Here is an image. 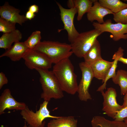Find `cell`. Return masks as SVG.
Instances as JSON below:
<instances>
[{"mask_svg": "<svg viewBox=\"0 0 127 127\" xmlns=\"http://www.w3.org/2000/svg\"><path fill=\"white\" fill-rule=\"evenodd\" d=\"M52 71L63 91L71 95L77 92V76L74 72L73 66L69 58L55 64Z\"/></svg>", "mask_w": 127, "mask_h": 127, "instance_id": "6da1fadb", "label": "cell"}, {"mask_svg": "<svg viewBox=\"0 0 127 127\" xmlns=\"http://www.w3.org/2000/svg\"><path fill=\"white\" fill-rule=\"evenodd\" d=\"M35 69L40 75V81L43 91L41 98L48 102L52 98L60 99L64 97L63 91L52 71L38 68Z\"/></svg>", "mask_w": 127, "mask_h": 127, "instance_id": "7a4b0ae2", "label": "cell"}, {"mask_svg": "<svg viewBox=\"0 0 127 127\" xmlns=\"http://www.w3.org/2000/svg\"><path fill=\"white\" fill-rule=\"evenodd\" d=\"M33 49L45 54L54 64L69 58L73 54L71 44L57 41H41Z\"/></svg>", "mask_w": 127, "mask_h": 127, "instance_id": "3957f363", "label": "cell"}, {"mask_svg": "<svg viewBox=\"0 0 127 127\" xmlns=\"http://www.w3.org/2000/svg\"><path fill=\"white\" fill-rule=\"evenodd\" d=\"M102 33L99 30L95 29L79 33L73 42L70 44L73 53L78 57H83L97 38Z\"/></svg>", "mask_w": 127, "mask_h": 127, "instance_id": "277c9868", "label": "cell"}, {"mask_svg": "<svg viewBox=\"0 0 127 127\" xmlns=\"http://www.w3.org/2000/svg\"><path fill=\"white\" fill-rule=\"evenodd\" d=\"M48 102L44 101L40 104L39 109L36 112L30 110L27 106L21 111L20 114L29 127H40L45 119H56L60 117L50 114L47 108Z\"/></svg>", "mask_w": 127, "mask_h": 127, "instance_id": "5b68a950", "label": "cell"}, {"mask_svg": "<svg viewBox=\"0 0 127 127\" xmlns=\"http://www.w3.org/2000/svg\"><path fill=\"white\" fill-rule=\"evenodd\" d=\"M82 76L78 85L77 92L79 100L87 102L91 100L92 97L89 91V89L91 81L94 77L93 72L90 67L84 62L79 64Z\"/></svg>", "mask_w": 127, "mask_h": 127, "instance_id": "8992f818", "label": "cell"}, {"mask_svg": "<svg viewBox=\"0 0 127 127\" xmlns=\"http://www.w3.org/2000/svg\"><path fill=\"white\" fill-rule=\"evenodd\" d=\"M92 25L94 29L99 30L102 33L107 32L111 33V37L114 41H117L121 39H127V24L113 23L111 20L108 19L102 24L94 22Z\"/></svg>", "mask_w": 127, "mask_h": 127, "instance_id": "52a82bcc", "label": "cell"}, {"mask_svg": "<svg viewBox=\"0 0 127 127\" xmlns=\"http://www.w3.org/2000/svg\"><path fill=\"white\" fill-rule=\"evenodd\" d=\"M60 12L61 19L64 25L63 29L66 30L68 34V39L72 43L78 36L79 33L75 28L73 20L75 14L77 13L75 7L67 9L63 7L59 2L56 1Z\"/></svg>", "mask_w": 127, "mask_h": 127, "instance_id": "ba28073f", "label": "cell"}, {"mask_svg": "<svg viewBox=\"0 0 127 127\" xmlns=\"http://www.w3.org/2000/svg\"><path fill=\"white\" fill-rule=\"evenodd\" d=\"M23 59L26 66L31 70L37 68L49 69L52 64L45 54L34 49H28Z\"/></svg>", "mask_w": 127, "mask_h": 127, "instance_id": "9c48e42d", "label": "cell"}, {"mask_svg": "<svg viewBox=\"0 0 127 127\" xmlns=\"http://www.w3.org/2000/svg\"><path fill=\"white\" fill-rule=\"evenodd\" d=\"M103 98L102 110L107 116L114 119L117 112L123 108L122 105L117 102V92L115 89L112 87L107 88L105 92L100 91Z\"/></svg>", "mask_w": 127, "mask_h": 127, "instance_id": "30bf717a", "label": "cell"}, {"mask_svg": "<svg viewBox=\"0 0 127 127\" xmlns=\"http://www.w3.org/2000/svg\"><path fill=\"white\" fill-rule=\"evenodd\" d=\"M25 103L17 101L12 95L10 90L6 89L0 96V115L6 109L21 111L26 107Z\"/></svg>", "mask_w": 127, "mask_h": 127, "instance_id": "8fae6325", "label": "cell"}, {"mask_svg": "<svg viewBox=\"0 0 127 127\" xmlns=\"http://www.w3.org/2000/svg\"><path fill=\"white\" fill-rule=\"evenodd\" d=\"M20 12L19 9L10 5L7 2L0 7V17L22 25L23 23L28 20L24 15H20Z\"/></svg>", "mask_w": 127, "mask_h": 127, "instance_id": "7c38bea8", "label": "cell"}, {"mask_svg": "<svg viewBox=\"0 0 127 127\" xmlns=\"http://www.w3.org/2000/svg\"><path fill=\"white\" fill-rule=\"evenodd\" d=\"M93 4L87 14L88 20L91 22L96 20L99 23L103 24L104 22V16L108 14H114L109 10L102 6L97 0H95Z\"/></svg>", "mask_w": 127, "mask_h": 127, "instance_id": "4fadbf2b", "label": "cell"}, {"mask_svg": "<svg viewBox=\"0 0 127 127\" xmlns=\"http://www.w3.org/2000/svg\"><path fill=\"white\" fill-rule=\"evenodd\" d=\"M28 49L24 42H16L0 55V58L7 57L12 61H18L23 58Z\"/></svg>", "mask_w": 127, "mask_h": 127, "instance_id": "5bb4252c", "label": "cell"}, {"mask_svg": "<svg viewBox=\"0 0 127 127\" xmlns=\"http://www.w3.org/2000/svg\"><path fill=\"white\" fill-rule=\"evenodd\" d=\"M113 61H109L102 59L98 60L89 65L93 72L94 77L101 80L103 83Z\"/></svg>", "mask_w": 127, "mask_h": 127, "instance_id": "9a60e30c", "label": "cell"}, {"mask_svg": "<svg viewBox=\"0 0 127 127\" xmlns=\"http://www.w3.org/2000/svg\"><path fill=\"white\" fill-rule=\"evenodd\" d=\"M22 37V33L18 29L10 32L4 33L0 38V48L8 49L12 47L13 43L20 41Z\"/></svg>", "mask_w": 127, "mask_h": 127, "instance_id": "2e32d148", "label": "cell"}, {"mask_svg": "<svg viewBox=\"0 0 127 127\" xmlns=\"http://www.w3.org/2000/svg\"><path fill=\"white\" fill-rule=\"evenodd\" d=\"M124 50L121 47H119L118 50L113 56L112 59L114 60L113 64L110 68L106 77L104 82L101 85L98 89L97 91H101L106 89L107 82L108 79L115 76L116 75V70L117 67V64L119 58L123 56Z\"/></svg>", "mask_w": 127, "mask_h": 127, "instance_id": "e0dca14e", "label": "cell"}, {"mask_svg": "<svg viewBox=\"0 0 127 127\" xmlns=\"http://www.w3.org/2000/svg\"><path fill=\"white\" fill-rule=\"evenodd\" d=\"M91 123L92 127H127L125 122L111 121L100 116L93 117Z\"/></svg>", "mask_w": 127, "mask_h": 127, "instance_id": "ac0fdd59", "label": "cell"}, {"mask_svg": "<svg viewBox=\"0 0 127 127\" xmlns=\"http://www.w3.org/2000/svg\"><path fill=\"white\" fill-rule=\"evenodd\" d=\"M77 120L73 116H60L50 120L47 127H77Z\"/></svg>", "mask_w": 127, "mask_h": 127, "instance_id": "d6986e66", "label": "cell"}, {"mask_svg": "<svg viewBox=\"0 0 127 127\" xmlns=\"http://www.w3.org/2000/svg\"><path fill=\"white\" fill-rule=\"evenodd\" d=\"M84 62L90 65L95 61L102 58L100 43L97 39L83 57Z\"/></svg>", "mask_w": 127, "mask_h": 127, "instance_id": "ffe728a7", "label": "cell"}, {"mask_svg": "<svg viewBox=\"0 0 127 127\" xmlns=\"http://www.w3.org/2000/svg\"><path fill=\"white\" fill-rule=\"evenodd\" d=\"M98 1L102 6L114 13L127 8V4L119 0H99Z\"/></svg>", "mask_w": 127, "mask_h": 127, "instance_id": "44dd1931", "label": "cell"}, {"mask_svg": "<svg viewBox=\"0 0 127 127\" xmlns=\"http://www.w3.org/2000/svg\"><path fill=\"white\" fill-rule=\"evenodd\" d=\"M95 0H75V7L78 13L77 19L81 20L84 14L88 13L92 6Z\"/></svg>", "mask_w": 127, "mask_h": 127, "instance_id": "7402d4cb", "label": "cell"}, {"mask_svg": "<svg viewBox=\"0 0 127 127\" xmlns=\"http://www.w3.org/2000/svg\"><path fill=\"white\" fill-rule=\"evenodd\" d=\"M112 80L114 83L120 86L121 95H124L127 91V71L122 69L118 70Z\"/></svg>", "mask_w": 127, "mask_h": 127, "instance_id": "603a6c76", "label": "cell"}, {"mask_svg": "<svg viewBox=\"0 0 127 127\" xmlns=\"http://www.w3.org/2000/svg\"><path fill=\"white\" fill-rule=\"evenodd\" d=\"M41 32L36 31L33 32L24 43L29 49H33L40 42Z\"/></svg>", "mask_w": 127, "mask_h": 127, "instance_id": "cb8c5ba5", "label": "cell"}, {"mask_svg": "<svg viewBox=\"0 0 127 127\" xmlns=\"http://www.w3.org/2000/svg\"><path fill=\"white\" fill-rule=\"evenodd\" d=\"M16 23L0 18V32L7 33L12 32L16 30Z\"/></svg>", "mask_w": 127, "mask_h": 127, "instance_id": "d4e9b609", "label": "cell"}, {"mask_svg": "<svg viewBox=\"0 0 127 127\" xmlns=\"http://www.w3.org/2000/svg\"><path fill=\"white\" fill-rule=\"evenodd\" d=\"M113 19L116 23L127 24V8L114 13Z\"/></svg>", "mask_w": 127, "mask_h": 127, "instance_id": "484cf974", "label": "cell"}, {"mask_svg": "<svg viewBox=\"0 0 127 127\" xmlns=\"http://www.w3.org/2000/svg\"><path fill=\"white\" fill-rule=\"evenodd\" d=\"M127 118V107L122 108L118 111L115 116L114 121L122 122L125 119Z\"/></svg>", "mask_w": 127, "mask_h": 127, "instance_id": "4316f807", "label": "cell"}, {"mask_svg": "<svg viewBox=\"0 0 127 127\" xmlns=\"http://www.w3.org/2000/svg\"><path fill=\"white\" fill-rule=\"evenodd\" d=\"M8 80L5 74L2 72L0 73V89H1L4 85L7 84Z\"/></svg>", "mask_w": 127, "mask_h": 127, "instance_id": "83f0119b", "label": "cell"}, {"mask_svg": "<svg viewBox=\"0 0 127 127\" xmlns=\"http://www.w3.org/2000/svg\"><path fill=\"white\" fill-rule=\"evenodd\" d=\"M39 10L38 6L34 4L31 5L29 7L28 10L35 13L38 12Z\"/></svg>", "mask_w": 127, "mask_h": 127, "instance_id": "f1b7e54d", "label": "cell"}, {"mask_svg": "<svg viewBox=\"0 0 127 127\" xmlns=\"http://www.w3.org/2000/svg\"><path fill=\"white\" fill-rule=\"evenodd\" d=\"M36 16L35 13H34L29 11L27 12L25 14V17L28 20H31Z\"/></svg>", "mask_w": 127, "mask_h": 127, "instance_id": "f546056e", "label": "cell"}, {"mask_svg": "<svg viewBox=\"0 0 127 127\" xmlns=\"http://www.w3.org/2000/svg\"><path fill=\"white\" fill-rule=\"evenodd\" d=\"M67 5L69 8L75 7V0H69L67 1Z\"/></svg>", "mask_w": 127, "mask_h": 127, "instance_id": "4dcf8cb0", "label": "cell"}, {"mask_svg": "<svg viewBox=\"0 0 127 127\" xmlns=\"http://www.w3.org/2000/svg\"><path fill=\"white\" fill-rule=\"evenodd\" d=\"M125 95L123 98V102L122 105L123 108L127 107V91Z\"/></svg>", "mask_w": 127, "mask_h": 127, "instance_id": "1f68e13d", "label": "cell"}, {"mask_svg": "<svg viewBox=\"0 0 127 127\" xmlns=\"http://www.w3.org/2000/svg\"><path fill=\"white\" fill-rule=\"evenodd\" d=\"M118 61L127 64V58H124L123 56L120 57Z\"/></svg>", "mask_w": 127, "mask_h": 127, "instance_id": "d6a6232c", "label": "cell"}, {"mask_svg": "<svg viewBox=\"0 0 127 127\" xmlns=\"http://www.w3.org/2000/svg\"><path fill=\"white\" fill-rule=\"evenodd\" d=\"M24 125V126L22 127H29L28 126H27L26 123V122H25ZM45 121H44L42 123V125L40 127H44L45 125Z\"/></svg>", "mask_w": 127, "mask_h": 127, "instance_id": "836d02e7", "label": "cell"}, {"mask_svg": "<svg viewBox=\"0 0 127 127\" xmlns=\"http://www.w3.org/2000/svg\"><path fill=\"white\" fill-rule=\"evenodd\" d=\"M124 121L125 123H127V118L125 119Z\"/></svg>", "mask_w": 127, "mask_h": 127, "instance_id": "e575fe53", "label": "cell"}, {"mask_svg": "<svg viewBox=\"0 0 127 127\" xmlns=\"http://www.w3.org/2000/svg\"><path fill=\"white\" fill-rule=\"evenodd\" d=\"M125 1H127V0H125Z\"/></svg>", "mask_w": 127, "mask_h": 127, "instance_id": "d590c367", "label": "cell"}]
</instances>
